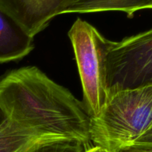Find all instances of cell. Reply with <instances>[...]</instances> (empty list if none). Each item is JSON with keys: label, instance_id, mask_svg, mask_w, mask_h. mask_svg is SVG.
<instances>
[{"label": "cell", "instance_id": "cell-1", "mask_svg": "<svg viewBox=\"0 0 152 152\" xmlns=\"http://www.w3.org/2000/svg\"><path fill=\"white\" fill-rule=\"evenodd\" d=\"M0 108L8 120L42 137L91 142V117L83 102L37 67L13 70L0 80Z\"/></svg>", "mask_w": 152, "mask_h": 152}, {"label": "cell", "instance_id": "cell-2", "mask_svg": "<svg viewBox=\"0 0 152 152\" xmlns=\"http://www.w3.org/2000/svg\"><path fill=\"white\" fill-rule=\"evenodd\" d=\"M152 128V85L110 95L91 119V142L111 152L134 143Z\"/></svg>", "mask_w": 152, "mask_h": 152}, {"label": "cell", "instance_id": "cell-3", "mask_svg": "<svg viewBox=\"0 0 152 152\" xmlns=\"http://www.w3.org/2000/svg\"><path fill=\"white\" fill-rule=\"evenodd\" d=\"M83 91V104L91 119L98 117L108 98L105 57L111 41L93 25L78 19L68 31Z\"/></svg>", "mask_w": 152, "mask_h": 152}, {"label": "cell", "instance_id": "cell-4", "mask_svg": "<svg viewBox=\"0 0 152 152\" xmlns=\"http://www.w3.org/2000/svg\"><path fill=\"white\" fill-rule=\"evenodd\" d=\"M108 96L152 85V28L120 42L111 41L105 57Z\"/></svg>", "mask_w": 152, "mask_h": 152}, {"label": "cell", "instance_id": "cell-5", "mask_svg": "<svg viewBox=\"0 0 152 152\" xmlns=\"http://www.w3.org/2000/svg\"><path fill=\"white\" fill-rule=\"evenodd\" d=\"M77 0H0V7L32 37Z\"/></svg>", "mask_w": 152, "mask_h": 152}, {"label": "cell", "instance_id": "cell-6", "mask_svg": "<svg viewBox=\"0 0 152 152\" xmlns=\"http://www.w3.org/2000/svg\"><path fill=\"white\" fill-rule=\"evenodd\" d=\"M34 49V37L0 7V63L20 59Z\"/></svg>", "mask_w": 152, "mask_h": 152}, {"label": "cell", "instance_id": "cell-7", "mask_svg": "<svg viewBox=\"0 0 152 152\" xmlns=\"http://www.w3.org/2000/svg\"><path fill=\"white\" fill-rule=\"evenodd\" d=\"M144 9H152V0H77L65 13L122 11L132 18L137 11Z\"/></svg>", "mask_w": 152, "mask_h": 152}, {"label": "cell", "instance_id": "cell-8", "mask_svg": "<svg viewBox=\"0 0 152 152\" xmlns=\"http://www.w3.org/2000/svg\"><path fill=\"white\" fill-rule=\"evenodd\" d=\"M42 137L7 119L0 127V152H22Z\"/></svg>", "mask_w": 152, "mask_h": 152}, {"label": "cell", "instance_id": "cell-9", "mask_svg": "<svg viewBox=\"0 0 152 152\" xmlns=\"http://www.w3.org/2000/svg\"><path fill=\"white\" fill-rule=\"evenodd\" d=\"M87 147L75 139L45 137L34 142L22 152H84Z\"/></svg>", "mask_w": 152, "mask_h": 152}, {"label": "cell", "instance_id": "cell-10", "mask_svg": "<svg viewBox=\"0 0 152 152\" xmlns=\"http://www.w3.org/2000/svg\"><path fill=\"white\" fill-rule=\"evenodd\" d=\"M120 152H152V143L135 142L123 148Z\"/></svg>", "mask_w": 152, "mask_h": 152}, {"label": "cell", "instance_id": "cell-11", "mask_svg": "<svg viewBox=\"0 0 152 152\" xmlns=\"http://www.w3.org/2000/svg\"><path fill=\"white\" fill-rule=\"evenodd\" d=\"M135 142H144V143H152V128L148 132L144 134ZM134 142V143H135Z\"/></svg>", "mask_w": 152, "mask_h": 152}, {"label": "cell", "instance_id": "cell-12", "mask_svg": "<svg viewBox=\"0 0 152 152\" xmlns=\"http://www.w3.org/2000/svg\"><path fill=\"white\" fill-rule=\"evenodd\" d=\"M84 152H111L106 148L103 147L99 146V145H94L91 147H88Z\"/></svg>", "mask_w": 152, "mask_h": 152}, {"label": "cell", "instance_id": "cell-13", "mask_svg": "<svg viewBox=\"0 0 152 152\" xmlns=\"http://www.w3.org/2000/svg\"><path fill=\"white\" fill-rule=\"evenodd\" d=\"M7 116L4 114L3 110L0 108V127L3 125V123L7 120Z\"/></svg>", "mask_w": 152, "mask_h": 152}]
</instances>
